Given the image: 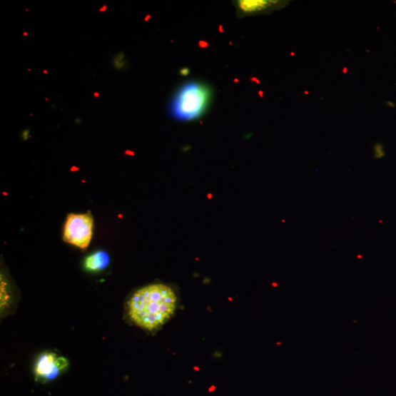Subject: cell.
I'll return each mask as SVG.
<instances>
[{
	"label": "cell",
	"mask_w": 396,
	"mask_h": 396,
	"mask_svg": "<svg viewBox=\"0 0 396 396\" xmlns=\"http://www.w3.org/2000/svg\"><path fill=\"white\" fill-rule=\"evenodd\" d=\"M213 98V89L199 81L185 83L174 93L169 103V115L175 120L192 121L201 118Z\"/></svg>",
	"instance_id": "obj_2"
},
{
	"label": "cell",
	"mask_w": 396,
	"mask_h": 396,
	"mask_svg": "<svg viewBox=\"0 0 396 396\" xmlns=\"http://www.w3.org/2000/svg\"><path fill=\"white\" fill-rule=\"evenodd\" d=\"M280 4L275 0H235L233 2L240 19L273 11Z\"/></svg>",
	"instance_id": "obj_5"
},
{
	"label": "cell",
	"mask_w": 396,
	"mask_h": 396,
	"mask_svg": "<svg viewBox=\"0 0 396 396\" xmlns=\"http://www.w3.org/2000/svg\"><path fill=\"white\" fill-rule=\"evenodd\" d=\"M233 82L235 83H240V79H239V78H235L233 79Z\"/></svg>",
	"instance_id": "obj_12"
},
{
	"label": "cell",
	"mask_w": 396,
	"mask_h": 396,
	"mask_svg": "<svg viewBox=\"0 0 396 396\" xmlns=\"http://www.w3.org/2000/svg\"><path fill=\"white\" fill-rule=\"evenodd\" d=\"M177 303V296L170 286L152 284L138 290L131 296L128 302V313L137 326L153 331L170 320Z\"/></svg>",
	"instance_id": "obj_1"
},
{
	"label": "cell",
	"mask_w": 396,
	"mask_h": 396,
	"mask_svg": "<svg viewBox=\"0 0 396 396\" xmlns=\"http://www.w3.org/2000/svg\"><path fill=\"white\" fill-rule=\"evenodd\" d=\"M109 263V255L104 251H98L86 258L85 268L88 271L97 273L107 268Z\"/></svg>",
	"instance_id": "obj_6"
},
{
	"label": "cell",
	"mask_w": 396,
	"mask_h": 396,
	"mask_svg": "<svg viewBox=\"0 0 396 396\" xmlns=\"http://www.w3.org/2000/svg\"><path fill=\"white\" fill-rule=\"evenodd\" d=\"M68 366L64 357L56 353L45 352L38 359L34 373L37 381L46 382L56 379Z\"/></svg>",
	"instance_id": "obj_4"
},
{
	"label": "cell",
	"mask_w": 396,
	"mask_h": 396,
	"mask_svg": "<svg viewBox=\"0 0 396 396\" xmlns=\"http://www.w3.org/2000/svg\"><path fill=\"white\" fill-rule=\"evenodd\" d=\"M198 46L200 49H206L209 46V43L204 40H200L198 42Z\"/></svg>",
	"instance_id": "obj_8"
},
{
	"label": "cell",
	"mask_w": 396,
	"mask_h": 396,
	"mask_svg": "<svg viewBox=\"0 0 396 396\" xmlns=\"http://www.w3.org/2000/svg\"><path fill=\"white\" fill-rule=\"evenodd\" d=\"M190 73H191V69L188 67H183L179 70V74L182 76H187Z\"/></svg>",
	"instance_id": "obj_7"
},
{
	"label": "cell",
	"mask_w": 396,
	"mask_h": 396,
	"mask_svg": "<svg viewBox=\"0 0 396 396\" xmlns=\"http://www.w3.org/2000/svg\"><path fill=\"white\" fill-rule=\"evenodd\" d=\"M151 18V15L148 14L146 16L145 21H148Z\"/></svg>",
	"instance_id": "obj_11"
},
{
	"label": "cell",
	"mask_w": 396,
	"mask_h": 396,
	"mask_svg": "<svg viewBox=\"0 0 396 396\" xmlns=\"http://www.w3.org/2000/svg\"><path fill=\"white\" fill-rule=\"evenodd\" d=\"M218 30H219V33L223 34V33H224L223 26V25H220V26H218Z\"/></svg>",
	"instance_id": "obj_10"
},
{
	"label": "cell",
	"mask_w": 396,
	"mask_h": 396,
	"mask_svg": "<svg viewBox=\"0 0 396 396\" xmlns=\"http://www.w3.org/2000/svg\"><path fill=\"white\" fill-rule=\"evenodd\" d=\"M229 44H230V46L233 45V44L231 41L229 42Z\"/></svg>",
	"instance_id": "obj_14"
},
{
	"label": "cell",
	"mask_w": 396,
	"mask_h": 396,
	"mask_svg": "<svg viewBox=\"0 0 396 396\" xmlns=\"http://www.w3.org/2000/svg\"><path fill=\"white\" fill-rule=\"evenodd\" d=\"M93 228V220L89 215L71 214L67 217L64 230V240L82 250L89 246Z\"/></svg>",
	"instance_id": "obj_3"
},
{
	"label": "cell",
	"mask_w": 396,
	"mask_h": 396,
	"mask_svg": "<svg viewBox=\"0 0 396 396\" xmlns=\"http://www.w3.org/2000/svg\"><path fill=\"white\" fill-rule=\"evenodd\" d=\"M258 93H259V95L260 96V97H263V91H259Z\"/></svg>",
	"instance_id": "obj_13"
},
{
	"label": "cell",
	"mask_w": 396,
	"mask_h": 396,
	"mask_svg": "<svg viewBox=\"0 0 396 396\" xmlns=\"http://www.w3.org/2000/svg\"><path fill=\"white\" fill-rule=\"evenodd\" d=\"M250 81L251 82H255L257 84H260V81H258V79L256 77H251L250 78Z\"/></svg>",
	"instance_id": "obj_9"
}]
</instances>
